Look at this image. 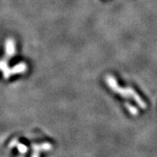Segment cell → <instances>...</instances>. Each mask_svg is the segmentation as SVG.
Listing matches in <instances>:
<instances>
[{
	"label": "cell",
	"instance_id": "cell-2",
	"mask_svg": "<svg viewBox=\"0 0 157 157\" xmlns=\"http://www.w3.org/2000/svg\"><path fill=\"white\" fill-rule=\"evenodd\" d=\"M5 48H6V57L11 58L15 52V42L11 39H7L5 43Z\"/></svg>",
	"mask_w": 157,
	"mask_h": 157
},
{
	"label": "cell",
	"instance_id": "cell-3",
	"mask_svg": "<svg viewBox=\"0 0 157 157\" xmlns=\"http://www.w3.org/2000/svg\"><path fill=\"white\" fill-rule=\"evenodd\" d=\"M126 106H127V107L128 108V110H129L130 112H131V113H132V115H137V113H138V111H137L136 108H135L134 107H132V105H128L126 103Z\"/></svg>",
	"mask_w": 157,
	"mask_h": 157
},
{
	"label": "cell",
	"instance_id": "cell-1",
	"mask_svg": "<svg viewBox=\"0 0 157 157\" xmlns=\"http://www.w3.org/2000/svg\"><path fill=\"white\" fill-rule=\"evenodd\" d=\"M107 83H108V85L111 86L112 90H114L116 92H118V93H119V95L124 96V97L133 98L135 100V101H136V103H138V105H139V107H141V108H143V109H145L146 103L143 102V100L140 99V97L137 95L136 92H135L133 89L121 88L120 87L118 86L117 83L116 82V80H115L112 76H111V75H108L107 77Z\"/></svg>",
	"mask_w": 157,
	"mask_h": 157
}]
</instances>
